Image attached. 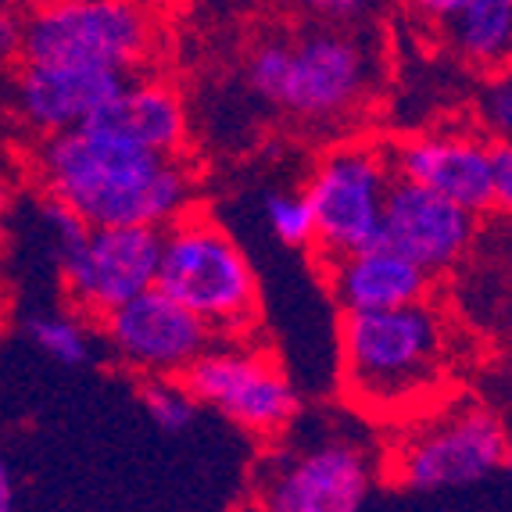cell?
<instances>
[{
    "instance_id": "obj_22",
    "label": "cell",
    "mask_w": 512,
    "mask_h": 512,
    "mask_svg": "<svg viewBox=\"0 0 512 512\" xmlns=\"http://www.w3.org/2000/svg\"><path fill=\"white\" fill-rule=\"evenodd\" d=\"M480 119L487 133H495V144H509L512 133V76L495 72L487 79L484 94H480Z\"/></svg>"
},
{
    "instance_id": "obj_15",
    "label": "cell",
    "mask_w": 512,
    "mask_h": 512,
    "mask_svg": "<svg viewBox=\"0 0 512 512\" xmlns=\"http://www.w3.org/2000/svg\"><path fill=\"white\" fill-rule=\"evenodd\" d=\"M83 129L158 158H180L187 147V108L165 83H126Z\"/></svg>"
},
{
    "instance_id": "obj_1",
    "label": "cell",
    "mask_w": 512,
    "mask_h": 512,
    "mask_svg": "<svg viewBox=\"0 0 512 512\" xmlns=\"http://www.w3.org/2000/svg\"><path fill=\"white\" fill-rule=\"evenodd\" d=\"M40 176L90 230L147 226L165 230L194 205V172L180 158H158L90 129L43 137Z\"/></svg>"
},
{
    "instance_id": "obj_21",
    "label": "cell",
    "mask_w": 512,
    "mask_h": 512,
    "mask_svg": "<svg viewBox=\"0 0 512 512\" xmlns=\"http://www.w3.org/2000/svg\"><path fill=\"white\" fill-rule=\"evenodd\" d=\"M287 61H291V40H265L258 43L248 58V83L265 101H280L283 79H287Z\"/></svg>"
},
{
    "instance_id": "obj_6",
    "label": "cell",
    "mask_w": 512,
    "mask_h": 512,
    "mask_svg": "<svg viewBox=\"0 0 512 512\" xmlns=\"http://www.w3.org/2000/svg\"><path fill=\"white\" fill-rule=\"evenodd\" d=\"M505 462H509L505 423L491 409L466 405L405 437L394 448L391 477L409 491L434 495V491L480 484L505 470Z\"/></svg>"
},
{
    "instance_id": "obj_20",
    "label": "cell",
    "mask_w": 512,
    "mask_h": 512,
    "mask_svg": "<svg viewBox=\"0 0 512 512\" xmlns=\"http://www.w3.org/2000/svg\"><path fill=\"white\" fill-rule=\"evenodd\" d=\"M265 219L287 248H312V212L301 194H269Z\"/></svg>"
},
{
    "instance_id": "obj_23",
    "label": "cell",
    "mask_w": 512,
    "mask_h": 512,
    "mask_svg": "<svg viewBox=\"0 0 512 512\" xmlns=\"http://www.w3.org/2000/svg\"><path fill=\"white\" fill-rule=\"evenodd\" d=\"M43 222H47V230L54 233V248H58V258L69 255V251H76L79 244L86 240V233H90V226H86L83 219H79L72 208H65L61 201H54V197H43Z\"/></svg>"
},
{
    "instance_id": "obj_4",
    "label": "cell",
    "mask_w": 512,
    "mask_h": 512,
    "mask_svg": "<svg viewBox=\"0 0 512 512\" xmlns=\"http://www.w3.org/2000/svg\"><path fill=\"white\" fill-rule=\"evenodd\" d=\"M154 18L122 0H65L22 18L18 54L26 65H86L133 72L151 58Z\"/></svg>"
},
{
    "instance_id": "obj_28",
    "label": "cell",
    "mask_w": 512,
    "mask_h": 512,
    "mask_svg": "<svg viewBox=\"0 0 512 512\" xmlns=\"http://www.w3.org/2000/svg\"><path fill=\"white\" fill-rule=\"evenodd\" d=\"M4 208H8V190H4V183H0V215H4Z\"/></svg>"
},
{
    "instance_id": "obj_24",
    "label": "cell",
    "mask_w": 512,
    "mask_h": 512,
    "mask_svg": "<svg viewBox=\"0 0 512 512\" xmlns=\"http://www.w3.org/2000/svg\"><path fill=\"white\" fill-rule=\"evenodd\" d=\"M491 190H495V208L505 212L512 205V147L491 144Z\"/></svg>"
},
{
    "instance_id": "obj_5",
    "label": "cell",
    "mask_w": 512,
    "mask_h": 512,
    "mask_svg": "<svg viewBox=\"0 0 512 512\" xmlns=\"http://www.w3.org/2000/svg\"><path fill=\"white\" fill-rule=\"evenodd\" d=\"M391 180V158L373 144L337 147L316 165L301 197L312 212V248H319L326 265L380 244Z\"/></svg>"
},
{
    "instance_id": "obj_18",
    "label": "cell",
    "mask_w": 512,
    "mask_h": 512,
    "mask_svg": "<svg viewBox=\"0 0 512 512\" xmlns=\"http://www.w3.org/2000/svg\"><path fill=\"white\" fill-rule=\"evenodd\" d=\"M26 333L36 348H43L61 366H86L94 355L90 330L76 316H33L26 319Z\"/></svg>"
},
{
    "instance_id": "obj_10",
    "label": "cell",
    "mask_w": 512,
    "mask_h": 512,
    "mask_svg": "<svg viewBox=\"0 0 512 512\" xmlns=\"http://www.w3.org/2000/svg\"><path fill=\"white\" fill-rule=\"evenodd\" d=\"M101 333L111 355L147 380H180L208 348L219 344L201 319L165 298L158 287L108 312Z\"/></svg>"
},
{
    "instance_id": "obj_16",
    "label": "cell",
    "mask_w": 512,
    "mask_h": 512,
    "mask_svg": "<svg viewBox=\"0 0 512 512\" xmlns=\"http://www.w3.org/2000/svg\"><path fill=\"white\" fill-rule=\"evenodd\" d=\"M326 280H330V291L344 316L419 305L430 294V276L384 248L359 251V255H348L341 262H330L326 265Z\"/></svg>"
},
{
    "instance_id": "obj_27",
    "label": "cell",
    "mask_w": 512,
    "mask_h": 512,
    "mask_svg": "<svg viewBox=\"0 0 512 512\" xmlns=\"http://www.w3.org/2000/svg\"><path fill=\"white\" fill-rule=\"evenodd\" d=\"M0 512H18L15 477H11V466L4 459H0Z\"/></svg>"
},
{
    "instance_id": "obj_7",
    "label": "cell",
    "mask_w": 512,
    "mask_h": 512,
    "mask_svg": "<svg viewBox=\"0 0 512 512\" xmlns=\"http://www.w3.org/2000/svg\"><path fill=\"white\" fill-rule=\"evenodd\" d=\"M373 480V455L355 441L273 452L255 473L258 512H362Z\"/></svg>"
},
{
    "instance_id": "obj_9",
    "label": "cell",
    "mask_w": 512,
    "mask_h": 512,
    "mask_svg": "<svg viewBox=\"0 0 512 512\" xmlns=\"http://www.w3.org/2000/svg\"><path fill=\"white\" fill-rule=\"evenodd\" d=\"M162 255V230L115 226L90 230L76 251L61 255V283L79 316L101 323L108 312L151 291Z\"/></svg>"
},
{
    "instance_id": "obj_12",
    "label": "cell",
    "mask_w": 512,
    "mask_h": 512,
    "mask_svg": "<svg viewBox=\"0 0 512 512\" xmlns=\"http://www.w3.org/2000/svg\"><path fill=\"white\" fill-rule=\"evenodd\" d=\"M369 86V51L351 33L319 29L291 40V61L280 90V108L301 119L344 115Z\"/></svg>"
},
{
    "instance_id": "obj_2",
    "label": "cell",
    "mask_w": 512,
    "mask_h": 512,
    "mask_svg": "<svg viewBox=\"0 0 512 512\" xmlns=\"http://www.w3.org/2000/svg\"><path fill=\"white\" fill-rule=\"evenodd\" d=\"M448 323L430 301L341 319V376L351 402L402 416L434 398L448 373Z\"/></svg>"
},
{
    "instance_id": "obj_13",
    "label": "cell",
    "mask_w": 512,
    "mask_h": 512,
    "mask_svg": "<svg viewBox=\"0 0 512 512\" xmlns=\"http://www.w3.org/2000/svg\"><path fill=\"white\" fill-rule=\"evenodd\" d=\"M398 180L416 183L470 212L473 219L495 212L491 190V144L473 137H412L387 151Z\"/></svg>"
},
{
    "instance_id": "obj_14",
    "label": "cell",
    "mask_w": 512,
    "mask_h": 512,
    "mask_svg": "<svg viewBox=\"0 0 512 512\" xmlns=\"http://www.w3.org/2000/svg\"><path fill=\"white\" fill-rule=\"evenodd\" d=\"M129 83L126 72L86 69V65H22L15 79L18 115L43 133L58 137L83 129L111 97Z\"/></svg>"
},
{
    "instance_id": "obj_19",
    "label": "cell",
    "mask_w": 512,
    "mask_h": 512,
    "mask_svg": "<svg viewBox=\"0 0 512 512\" xmlns=\"http://www.w3.org/2000/svg\"><path fill=\"white\" fill-rule=\"evenodd\" d=\"M140 402H144L154 427L165 430V434H180L197 419V402L180 380H144Z\"/></svg>"
},
{
    "instance_id": "obj_11",
    "label": "cell",
    "mask_w": 512,
    "mask_h": 512,
    "mask_svg": "<svg viewBox=\"0 0 512 512\" xmlns=\"http://www.w3.org/2000/svg\"><path fill=\"white\" fill-rule=\"evenodd\" d=\"M477 226L480 222L459 205L394 176L384 201L376 248L405 258L434 280L437 273H448L466 258V251L477 240Z\"/></svg>"
},
{
    "instance_id": "obj_25",
    "label": "cell",
    "mask_w": 512,
    "mask_h": 512,
    "mask_svg": "<svg viewBox=\"0 0 512 512\" xmlns=\"http://www.w3.org/2000/svg\"><path fill=\"white\" fill-rule=\"evenodd\" d=\"M18 40H22V18L0 4V61L18 54Z\"/></svg>"
},
{
    "instance_id": "obj_17",
    "label": "cell",
    "mask_w": 512,
    "mask_h": 512,
    "mask_svg": "<svg viewBox=\"0 0 512 512\" xmlns=\"http://www.w3.org/2000/svg\"><path fill=\"white\" fill-rule=\"evenodd\" d=\"M452 47L480 69H498L512 51V4L509 0H452V11L437 22Z\"/></svg>"
},
{
    "instance_id": "obj_8",
    "label": "cell",
    "mask_w": 512,
    "mask_h": 512,
    "mask_svg": "<svg viewBox=\"0 0 512 512\" xmlns=\"http://www.w3.org/2000/svg\"><path fill=\"white\" fill-rule=\"evenodd\" d=\"M187 394L240 430L258 437L280 434L298 419L301 398L265 351L255 348H208L187 373L180 376Z\"/></svg>"
},
{
    "instance_id": "obj_26",
    "label": "cell",
    "mask_w": 512,
    "mask_h": 512,
    "mask_svg": "<svg viewBox=\"0 0 512 512\" xmlns=\"http://www.w3.org/2000/svg\"><path fill=\"white\" fill-rule=\"evenodd\" d=\"M316 11L323 18H344V22H351V18H359L369 11V4H359V0H326V4H316Z\"/></svg>"
},
{
    "instance_id": "obj_3",
    "label": "cell",
    "mask_w": 512,
    "mask_h": 512,
    "mask_svg": "<svg viewBox=\"0 0 512 512\" xmlns=\"http://www.w3.org/2000/svg\"><path fill=\"white\" fill-rule=\"evenodd\" d=\"M154 287L219 337H237L258 319V280L219 222L187 212L162 230Z\"/></svg>"
}]
</instances>
